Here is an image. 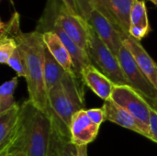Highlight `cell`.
Wrapping results in <instances>:
<instances>
[{
	"mask_svg": "<svg viewBox=\"0 0 157 156\" xmlns=\"http://www.w3.org/2000/svg\"><path fill=\"white\" fill-rule=\"evenodd\" d=\"M53 136V126L49 115L28 99L20 105L16 130L8 144L0 151V155L52 156Z\"/></svg>",
	"mask_w": 157,
	"mask_h": 156,
	"instance_id": "1",
	"label": "cell"
},
{
	"mask_svg": "<svg viewBox=\"0 0 157 156\" xmlns=\"http://www.w3.org/2000/svg\"><path fill=\"white\" fill-rule=\"evenodd\" d=\"M85 83L81 76L67 73L63 79L48 92V115L53 131L71 141L70 124L75 113L85 109Z\"/></svg>",
	"mask_w": 157,
	"mask_h": 156,
	"instance_id": "2",
	"label": "cell"
},
{
	"mask_svg": "<svg viewBox=\"0 0 157 156\" xmlns=\"http://www.w3.org/2000/svg\"><path fill=\"white\" fill-rule=\"evenodd\" d=\"M15 39L25 62L29 100L39 109L48 113V92L44 78L46 46L42 33L36 29L27 33L21 31Z\"/></svg>",
	"mask_w": 157,
	"mask_h": 156,
	"instance_id": "3",
	"label": "cell"
},
{
	"mask_svg": "<svg viewBox=\"0 0 157 156\" xmlns=\"http://www.w3.org/2000/svg\"><path fill=\"white\" fill-rule=\"evenodd\" d=\"M86 53L91 64L108 76L115 85H128L118 56L98 37L93 29Z\"/></svg>",
	"mask_w": 157,
	"mask_h": 156,
	"instance_id": "4",
	"label": "cell"
},
{
	"mask_svg": "<svg viewBox=\"0 0 157 156\" xmlns=\"http://www.w3.org/2000/svg\"><path fill=\"white\" fill-rule=\"evenodd\" d=\"M115 103L130 112L143 126L147 139L152 140L150 134V112L151 105L136 90L128 85H115L110 97Z\"/></svg>",
	"mask_w": 157,
	"mask_h": 156,
	"instance_id": "5",
	"label": "cell"
},
{
	"mask_svg": "<svg viewBox=\"0 0 157 156\" xmlns=\"http://www.w3.org/2000/svg\"><path fill=\"white\" fill-rule=\"evenodd\" d=\"M118 59L128 85L142 95L151 107L157 109V89L144 75L131 52L123 45L118 53Z\"/></svg>",
	"mask_w": 157,
	"mask_h": 156,
	"instance_id": "6",
	"label": "cell"
},
{
	"mask_svg": "<svg viewBox=\"0 0 157 156\" xmlns=\"http://www.w3.org/2000/svg\"><path fill=\"white\" fill-rule=\"evenodd\" d=\"M36 30L43 33L46 31H53L55 32L58 37L61 39V40L63 41V43L64 44V46L66 47V49L68 50L72 60H73V63H74V68H75V72L77 75L81 76V72L82 70L86 66L91 64L90 60L88 58L87 53L81 49L64 31L63 29L54 21L52 20H49V19H45V18H40Z\"/></svg>",
	"mask_w": 157,
	"mask_h": 156,
	"instance_id": "7",
	"label": "cell"
},
{
	"mask_svg": "<svg viewBox=\"0 0 157 156\" xmlns=\"http://www.w3.org/2000/svg\"><path fill=\"white\" fill-rule=\"evenodd\" d=\"M133 0H96L95 8L121 33L129 34L130 14Z\"/></svg>",
	"mask_w": 157,
	"mask_h": 156,
	"instance_id": "8",
	"label": "cell"
},
{
	"mask_svg": "<svg viewBox=\"0 0 157 156\" xmlns=\"http://www.w3.org/2000/svg\"><path fill=\"white\" fill-rule=\"evenodd\" d=\"M88 24L98 35V37L118 56L122 46L121 33L103 14L98 9H94L87 20Z\"/></svg>",
	"mask_w": 157,
	"mask_h": 156,
	"instance_id": "9",
	"label": "cell"
},
{
	"mask_svg": "<svg viewBox=\"0 0 157 156\" xmlns=\"http://www.w3.org/2000/svg\"><path fill=\"white\" fill-rule=\"evenodd\" d=\"M99 128L90 120L86 109H81L75 113L71 120V141L76 146H87L98 137Z\"/></svg>",
	"mask_w": 157,
	"mask_h": 156,
	"instance_id": "10",
	"label": "cell"
},
{
	"mask_svg": "<svg viewBox=\"0 0 157 156\" xmlns=\"http://www.w3.org/2000/svg\"><path fill=\"white\" fill-rule=\"evenodd\" d=\"M122 45L131 52L135 63L157 89V63L146 51L141 41L135 40L129 34L121 35Z\"/></svg>",
	"mask_w": 157,
	"mask_h": 156,
	"instance_id": "11",
	"label": "cell"
},
{
	"mask_svg": "<svg viewBox=\"0 0 157 156\" xmlns=\"http://www.w3.org/2000/svg\"><path fill=\"white\" fill-rule=\"evenodd\" d=\"M85 85L103 101L111 97L115 84L92 64L86 65L81 72Z\"/></svg>",
	"mask_w": 157,
	"mask_h": 156,
	"instance_id": "12",
	"label": "cell"
},
{
	"mask_svg": "<svg viewBox=\"0 0 157 156\" xmlns=\"http://www.w3.org/2000/svg\"><path fill=\"white\" fill-rule=\"evenodd\" d=\"M102 108L106 114V120L115 123L122 128L132 131L147 138V135L140 122L126 109L115 103L111 98L104 101Z\"/></svg>",
	"mask_w": 157,
	"mask_h": 156,
	"instance_id": "13",
	"label": "cell"
},
{
	"mask_svg": "<svg viewBox=\"0 0 157 156\" xmlns=\"http://www.w3.org/2000/svg\"><path fill=\"white\" fill-rule=\"evenodd\" d=\"M151 31L144 0H133L130 14L129 35L141 41Z\"/></svg>",
	"mask_w": 157,
	"mask_h": 156,
	"instance_id": "14",
	"label": "cell"
},
{
	"mask_svg": "<svg viewBox=\"0 0 157 156\" xmlns=\"http://www.w3.org/2000/svg\"><path fill=\"white\" fill-rule=\"evenodd\" d=\"M42 38L49 51L52 53L54 59L64 68V70L69 74H75L72 57L58 35L55 32L50 30L43 32Z\"/></svg>",
	"mask_w": 157,
	"mask_h": 156,
	"instance_id": "15",
	"label": "cell"
},
{
	"mask_svg": "<svg viewBox=\"0 0 157 156\" xmlns=\"http://www.w3.org/2000/svg\"><path fill=\"white\" fill-rule=\"evenodd\" d=\"M19 113L20 105L17 104L0 113V151L8 144L18 122Z\"/></svg>",
	"mask_w": 157,
	"mask_h": 156,
	"instance_id": "16",
	"label": "cell"
},
{
	"mask_svg": "<svg viewBox=\"0 0 157 156\" xmlns=\"http://www.w3.org/2000/svg\"><path fill=\"white\" fill-rule=\"evenodd\" d=\"M66 74L67 72L64 70V68L54 59L46 47L44 58V78L47 92L58 85L63 79Z\"/></svg>",
	"mask_w": 157,
	"mask_h": 156,
	"instance_id": "17",
	"label": "cell"
},
{
	"mask_svg": "<svg viewBox=\"0 0 157 156\" xmlns=\"http://www.w3.org/2000/svg\"><path fill=\"white\" fill-rule=\"evenodd\" d=\"M17 76L11 78L2 84L0 87V113L11 108L17 103L14 99V93L17 86Z\"/></svg>",
	"mask_w": 157,
	"mask_h": 156,
	"instance_id": "18",
	"label": "cell"
},
{
	"mask_svg": "<svg viewBox=\"0 0 157 156\" xmlns=\"http://www.w3.org/2000/svg\"><path fill=\"white\" fill-rule=\"evenodd\" d=\"M53 144L52 156H79L78 147L72 141L64 140L53 131Z\"/></svg>",
	"mask_w": 157,
	"mask_h": 156,
	"instance_id": "19",
	"label": "cell"
},
{
	"mask_svg": "<svg viewBox=\"0 0 157 156\" xmlns=\"http://www.w3.org/2000/svg\"><path fill=\"white\" fill-rule=\"evenodd\" d=\"M17 48V42L16 39L11 37H0V63L6 64Z\"/></svg>",
	"mask_w": 157,
	"mask_h": 156,
	"instance_id": "20",
	"label": "cell"
},
{
	"mask_svg": "<svg viewBox=\"0 0 157 156\" xmlns=\"http://www.w3.org/2000/svg\"><path fill=\"white\" fill-rule=\"evenodd\" d=\"M21 32L19 27V16L15 12L7 22H1V33L0 37H11L14 38Z\"/></svg>",
	"mask_w": 157,
	"mask_h": 156,
	"instance_id": "21",
	"label": "cell"
},
{
	"mask_svg": "<svg viewBox=\"0 0 157 156\" xmlns=\"http://www.w3.org/2000/svg\"><path fill=\"white\" fill-rule=\"evenodd\" d=\"M6 64L16 72V74H17V77H24V78L26 77L25 62H24V58H23L22 53L19 51L18 47L13 52V54L7 61Z\"/></svg>",
	"mask_w": 157,
	"mask_h": 156,
	"instance_id": "22",
	"label": "cell"
},
{
	"mask_svg": "<svg viewBox=\"0 0 157 156\" xmlns=\"http://www.w3.org/2000/svg\"><path fill=\"white\" fill-rule=\"evenodd\" d=\"M77 6L79 14L87 21L92 11L95 9L96 0H75Z\"/></svg>",
	"mask_w": 157,
	"mask_h": 156,
	"instance_id": "23",
	"label": "cell"
},
{
	"mask_svg": "<svg viewBox=\"0 0 157 156\" xmlns=\"http://www.w3.org/2000/svg\"><path fill=\"white\" fill-rule=\"evenodd\" d=\"M86 114L90 118V120L97 125L101 126V124L106 120V114L102 108H94L86 109Z\"/></svg>",
	"mask_w": 157,
	"mask_h": 156,
	"instance_id": "24",
	"label": "cell"
},
{
	"mask_svg": "<svg viewBox=\"0 0 157 156\" xmlns=\"http://www.w3.org/2000/svg\"><path fill=\"white\" fill-rule=\"evenodd\" d=\"M150 134L152 142L157 143V109L152 107L150 112Z\"/></svg>",
	"mask_w": 157,
	"mask_h": 156,
	"instance_id": "25",
	"label": "cell"
},
{
	"mask_svg": "<svg viewBox=\"0 0 157 156\" xmlns=\"http://www.w3.org/2000/svg\"><path fill=\"white\" fill-rule=\"evenodd\" d=\"M63 5L66 6V8L68 10H70L71 12L73 13H75V14H79V11H78V8H77V6L75 4V0H61ZM80 15V14H79Z\"/></svg>",
	"mask_w": 157,
	"mask_h": 156,
	"instance_id": "26",
	"label": "cell"
},
{
	"mask_svg": "<svg viewBox=\"0 0 157 156\" xmlns=\"http://www.w3.org/2000/svg\"><path fill=\"white\" fill-rule=\"evenodd\" d=\"M79 156H88L87 146H77Z\"/></svg>",
	"mask_w": 157,
	"mask_h": 156,
	"instance_id": "27",
	"label": "cell"
},
{
	"mask_svg": "<svg viewBox=\"0 0 157 156\" xmlns=\"http://www.w3.org/2000/svg\"><path fill=\"white\" fill-rule=\"evenodd\" d=\"M0 156H23L20 154H2Z\"/></svg>",
	"mask_w": 157,
	"mask_h": 156,
	"instance_id": "28",
	"label": "cell"
},
{
	"mask_svg": "<svg viewBox=\"0 0 157 156\" xmlns=\"http://www.w3.org/2000/svg\"><path fill=\"white\" fill-rule=\"evenodd\" d=\"M149 1H151L152 3H154L155 6H157V0H149Z\"/></svg>",
	"mask_w": 157,
	"mask_h": 156,
	"instance_id": "29",
	"label": "cell"
},
{
	"mask_svg": "<svg viewBox=\"0 0 157 156\" xmlns=\"http://www.w3.org/2000/svg\"><path fill=\"white\" fill-rule=\"evenodd\" d=\"M10 1H12V0H10Z\"/></svg>",
	"mask_w": 157,
	"mask_h": 156,
	"instance_id": "30",
	"label": "cell"
}]
</instances>
